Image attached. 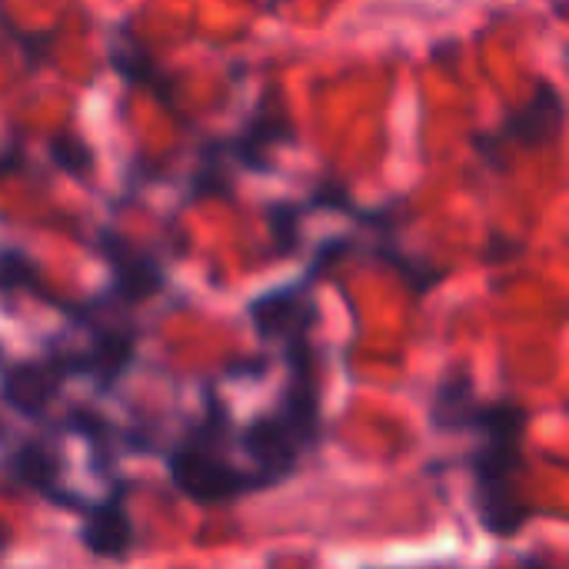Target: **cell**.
<instances>
[{"instance_id": "obj_1", "label": "cell", "mask_w": 569, "mask_h": 569, "mask_svg": "<svg viewBox=\"0 0 569 569\" xmlns=\"http://www.w3.org/2000/svg\"><path fill=\"white\" fill-rule=\"evenodd\" d=\"M530 413L517 400H480L473 417V433H480V447L473 450V483H477V513L487 533L510 540L527 520L530 507H523L517 493V473L523 470V437Z\"/></svg>"}, {"instance_id": "obj_2", "label": "cell", "mask_w": 569, "mask_h": 569, "mask_svg": "<svg viewBox=\"0 0 569 569\" xmlns=\"http://www.w3.org/2000/svg\"><path fill=\"white\" fill-rule=\"evenodd\" d=\"M233 450L237 447H233L230 413L213 397V390H207L200 420L167 453V470L173 487L200 507L230 503L237 497L263 490L260 480L250 473V467H240L233 460Z\"/></svg>"}, {"instance_id": "obj_3", "label": "cell", "mask_w": 569, "mask_h": 569, "mask_svg": "<svg viewBox=\"0 0 569 569\" xmlns=\"http://www.w3.org/2000/svg\"><path fill=\"white\" fill-rule=\"evenodd\" d=\"M233 447L247 457L250 473L260 480L263 490L290 480L307 450L277 413H260L247 427L233 430Z\"/></svg>"}, {"instance_id": "obj_4", "label": "cell", "mask_w": 569, "mask_h": 569, "mask_svg": "<svg viewBox=\"0 0 569 569\" xmlns=\"http://www.w3.org/2000/svg\"><path fill=\"white\" fill-rule=\"evenodd\" d=\"M3 473L10 477L13 487H23L60 510L83 513L90 503L70 487H63V457L50 437H27L13 443V450L3 460Z\"/></svg>"}, {"instance_id": "obj_5", "label": "cell", "mask_w": 569, "mask_h": 569, "mask_svg": "<svg viewBox=\"0 0 569 569\" xmlns=\"http://www.w3.org/2000/svg\"><path fill=\"white\" fill-rule=\"evenodd\" d=\"M313 277L277 287L250 300L247 313L263 340L273 343H293V340H310V327L317 323V303L310 293Z\"/></svg>"}, {"instance_id": "obj_6", "label": "cell", "mask_w": 569, "mask_h": 569, "mask_svg": "<svg viewBox=\"0 0 569 569\" xmlns=\"http://www.w3.org/2000/svg\"><path fill=\"white\" fill-rule=\"evenodd\" d=\"M67 377L70 373H67L60 353L40 357V360H17L0 377V397L20 417L37 420L53 407V400L60 397V387H63Z\"/></svg>"}, {"instance_id": "obj_7", "label": "cell", "mask_w": 569, "mask_h": 569, "mask_svg": "<svg viewBox=\"0 0 569 569\" xmlns=\"http://www.w3.org/2000/svg\"><path fill=\"white\" fill-rule=\"evenodd\" d=\"M70 377H90L97 390H113L120 377L130 370L137 357V330L133 327H93L90 347L80 353H60Z\"/></svg>"}, {"instance_id": "obj_8", "label": "cell", "mask_w": 569, "mask_h": 569, "mask_svg": "<svg viewBox=\"0 0 569 569\" xmlns=\"http://www.w3.org/2000/svg\"><path fill=\"white\" fill-rule=\"evenodd\" d=\"M100 253L107 257V263H110V270H113L110 297H113L117 303H140V300H150L153 293L163 290V283H167L163 267H160L150 253L130 247L123 237L103 233Z\"/></svg>"}, {"instance_id": "obj_9", "label": "cell", "mask_w": 569, "mask_h": 569, "mask_svg": "<svg viewBox=\"0 0 569 569\" xmlns=\"http://www.w3.org/2000/svg\"><path fill=\"white\" fill-rule=\"evenodd\" d=\"M133 540H137V530L127 513L123 490H113L107 500L87 503L83 523H80V543L87 547V553H93L97 560H123L130 557Z\"/></svg>"}, {"instance_id": "obj_10", "label": "cell", "mask_w": 569, "mask_h": 569, "mask_svg": "<svg viewBox=\"0 0 569 569\" xmlns=\"http://www.w3.org/2000/svg\"><path fill=\"white\" fill-rule=\"evenodd\" d=\"M280 140H293L290 123H287V117H283V107L263 100V103L257 107V113L250 117L247 130L240 133V140L223 143V147H227V153H230L237 163L253 167V170H267V167H270V163H267V150H270L273 143H280Z\"/></svg>"}, {"instance_id": "obj_11", "label": "cell", "mask_w": 569, "mask_h": 569, "mask_svg": "<svg viewBox=\"0 0 569 569\" xmlns=\"http://www.w3.org/2000/svg\"><path fill=\"white\" fill-rule=\"evenodd\" d=\"M480 410V400H477V390H473V380L467 373H453L447 377L437 393H433V403H430V423L440 430V433H460V430H470L473 427V417Z\"/></svg>"}, {"instance_id": "obj_12", "label": "cell", "mask_w": 569, "mask_h": 569, "mask_svg": "<svg viewBox=\"0 0 569 569\" xmlns=\"http://www.w3.org/2000/svg\"><path fill=\"white\" fill-rule=\"evenodd\" d=\"M53 157H57V163H60L67 173H73V177H83V173L90 170V163H93L87 143L77 140L73 133H63V137L53 140Z\"/></svg>"}, {"instance_id": "obj_13", "label": "cell", "mask_w": 569, "mask_h": 569, "mask_svg": "<svg viewBox=\"0 0 569 569\" xmlns=\"http://www.w3.org/2000/svg\"><path fill=\"white\" fill-rule=\"evenodd\" d=\"M270 210H273V213H270V220H273L277 247H280V253H290V250L297 247V237H300V230H297L300 210H297V207H290V203H277V207H270Z\"/></svg>"}, {"instance_id": "obj_14", "label": "cell", "mask_w": 569, "mask_h": 569, "mask_svg": "<svg viewBox=\"0 0 569 569\" xmlns=\"http://www.w3.org/2000/svg\"><path fill=\"white\" fill-rule=\"evenodd\" d=\"M520 567L523 569H553V567H547V563H540L537 557H520Z\"/></svg>"}, {"instance_id": "obj_15", "label": "cell", "mask_w": 569, "mask_h": 569, "mask_svg": "<svg viewBox=\"0 0 569 569\" xmlns=\"http://www.w3.org/2000/svg\"><path fill=\"white\" fill-rule=\"evenodd\" d=\"M7 437H10V427H7L3 417H0V443H7Z\"/></svg>"}, {"instance_id": "obj_16", "label": "cell", "mask_w": 569, "mask_h": 569, "mask_svg": "<svg viewBox=\"0 0 569 569\" xmlns=\"http://www.w3.org/2000/svg\"><path fill=\"white\" fill-rule=\"evenodd\" d=\"M7 543H10V537H7V530H3V527H0V553H3V550H7Z\"/></svg>"}, {"instance_id": "obj_17", "label": "cell", "mask_w": 569, "mask_h": 569, "mask_svg": "<svg viewBox=\"0 0 569 569\" xmlns=\"http://www.w3.org/2000/svg\"><path fill=\"white\" fill-rule=\"evenodd\" d=\"M0 357H3V350H0Z\"/></svg>"}]
</instances>
